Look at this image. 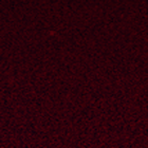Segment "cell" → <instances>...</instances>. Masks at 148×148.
<instances>
[]
</instances>
